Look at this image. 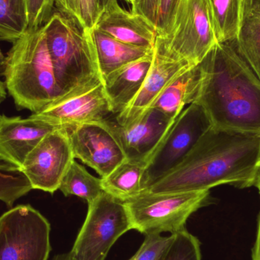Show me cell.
Masks as SVG:
<instances>
[{"instance_id":"obj_1","label":"cell","mask_w":260,"mask_h":260,"mask_svg":"<svg viewBox=\"0 0 260 260\" xmlns=\"http://www.w3.org/2000/svg\"><path fill=\"white\" fill-rule=\"evenodd\" d=\"M260 169V136L211 127L183 161L142 192L209 190L223 184L255 186Z\"/></svg>"},{"instance_id":"obj_2","label":"cell","mask_w":260,"mask_h":260,"mask_svg":"<svg viewBox=\"0 0 260 260\" xmlns=\"http://www.w3.org/2000/svg\"><path fill=\"white\" fill-rule=\"evenodd\" d=\"M202 64L193 104L204 109L212 127L260 136V79L234 42L217 44Z\"/></svg>"},{"instance_id":"obj_3","label":"cell","mask_w":260,"mask_h":260,"mask_svg":"<svg viewBox=\"0 0 260 260\" xmlns=\"http://www.w3.org/2000/svg\"><path fill=\"white\" fill-rule=\"evenodd\" d=\"M12 44L1 64L5 85L17 108L35 114L61 97L44 26L27 29Z\"/></svg>"},{"instance_id":"obj_4","label":"cell","mask_w":260,"mask_h":260,"mask_svg":"<svg viewBox=\"0 0 260 260\" xmlns=\"http://www.w3.org/2000/svg\"><path fill=\"white\" fill-rule=\"evenodd\" d=\"M49 54L64 100L84 94L103 82L86 30L59 11L44 24Z\"/></svg>"},{"instance_id":"obj_5","label":"cell","mask_w":260,"mask_h":260,"mask_svg":"<svg viewBox=\"0 0 260 260\" xmlns=\"http://www.w3.org/2000/svg\"><path fill=\"white\" fill-rule=\"evenodd\" d=\"M217 44L209 0H180L171 27L157 35L154 50L170 59L196 66Z\"/></svg>"},{"instance_id":"obj_6","label":"cell","mask_w":260,"mask_h":260,"mask_svg":"<svg viewBox=\"0 0 260 260\" xmlns=\"http://www.w3.org/2000/svg\"><path fill=\"white\" fill-rule=\"evenodd\" d=\"M209 190L150 193L142 192L124 202L132 230L145 235L172 234L185 230L192 214L206 206Z\"/></svg>"},{"instance_id":"obj_7","label":"cell","mask_w":260,"mask_h":260,"mask_svg":"<svg viewBox=\"0 0 260 260\" xmlns=\"http://www.w3.org/2000/svg\"><path fill=\"white\" fill-rule=\"evenodd\" d=\"M130 230L124 202L103 192L88 204L86 218L70 253L73 260H105L116 241Z\"/></svg>"},{"instance_id":"obj_8","label":"cell","mask_w":260,"mask_h":260,"mask_svg":"<svg viewBox=\"0 0 260 260\" xmlns=\"http://www.w3.org/2000/svg\"><path fill=\"white\" fill-rule=\"evenodd\" d=\"M50 224L30 205H19L0 216V260H48Z\"/></svg>"},{"instance_id":"obj_9","label":"cell","mask_w":260,"mask_h":260,"mask_svg":"<svg viewBox=\"0 0 260 260\" xmlns=\"http://www.w3.org/2000/svg\"><path fill=\"white\" fill-rule=\"evenodd\" d=\"M211 127L210 120L200 105L191 104L185 108L147 165L145 189L180 165Z\"/></svg>"},{"instance_id":"obj_10","label":"cell","mask_w":260,"mask_h":260,"mask_svg":"<svg viewBox=\"0 0 260 260\" xmlns=\"http://www.w3.org/2000/svg\"><path fill=\"white\" fill-rule=\"evenodd\" d=\"M75 160L68 132L59 127L47 134L26 157L21 171L32 189L53 194Z\"/></svg>"},{"instance_id":"obj_11","label":"cell","mask_w":260,"mask_h":260,"mask_svg":"<svg viewBox=\"0 0 260 260\" xmlns=\"http://www.w3.org/2000/svg\"><path fill=\"white\" fill-rule=\"evenodd\" d=\"M75 159L100 174L102 178L111 174L126 159L121 143L107 120L90 122L66 128Z\"/></svg>"},{"instance_id":"obj_12","label":"cell","mask_w":260,"mask_h":260,"mask_svg":"<svg viewBox=\"0 0 260 260\" xmlns=\"http://www.w3.org/2000/svg\"><path fill=\"white\" fill-rule=\"evenodd\" d=\"M174 120L154 108L126 126L112 123L126 159L148 163L164 142Z\"/></svg>"},{"instance_id":"obj_13","label":"cell","mask_w":260,"mask_h":260,"mask_svg":"<svg viewBox=\"0 0 260 260\" xmlns=\"http://www.w3.org/2000/svg\"><path fill=\"white\" fill-rule=\"evenodd\" d=\"M110 114L114 112L102 82L84 94L56 101L31 115L55 126L67 128L106 120Z\"/></svg>"},{"instance_id":"obj_14","label":"cell","mask_w":260,"mask_h":260,"mask_svg":"<svg viewBox=\"0 0 260 260\" xmlns=\"http://www.w3.org/2000/svg\"><path fill=\"white\" fill-rule=\"evenodd\" d=\"M59 127L32 115L27 118L0 115V161L21 169L29 153Z\"/></svg>"},{"instance_id":"obj_15","label":"cell","mask_w":260,"mask_h":260,"mask_svg":"<svg viewBox=\"0 0 260 260\" xmlns=\"http://www.w3.org/2000/svg\"><path fill=\"white\" fill-rule=\"evenodd\" d=\"M192 67L186 61L170 59L154 50L152 65L146 79L127 108L117 115V124L126 126L137 120L177 76Z\"/></svg>"},{"instance_id":"obj_16","label":"cell","mask_w":260,"mask_h":260,"mask_svg":"<svg viewBox=\"0 0 260 260\" xmlns=\"http://www.w3.org/2000/svg\"><path fill=\"white\" fill-rule=\"evenodd\" d=\"M94 28L114 39L136 47L154 49L157 30L142 15L133 13L115 0L99 17Z\"/></svg>"},{"instance_id":"obj_17","label":"cell","mask_w":260,"mask_h":260,"mask_svg":"<svg viewBox=\"0 0 260 260\" xmlns=\"http://www.w3.org/2000/svg\"><path fill=\"white\" fill-rule=\"evenodd\" d=\"M154 51L130 62L103 79L104 87L114 114L127 108L140 91L152 65Z\"/></svg>"},{"instance_id":"obj_18","label":"cell","mask_w":260,"mask_h":260,"mask_svg":"<svg viewBox=\"0 0 260 260\" xmlns=\"http://www.w3.org/2000/svg\"><path fill=\"white\" fill-rule=\"evenodd\" d=\"M85 30L92 43L102 80L119 69L154 51V49L120 42L94 27Z\"/></svg>"},{"instance_id":"obj_19","label":"cell","mask_w":260,"mask_h":260,"mask_svg":"<svg viewBox=\"0 0 260 260\" xmlns=\"http://www.w3.org/2000/svg\"><path fill=\"white\" fill-rule=\"evenodd\" d=\"M202 62L177 76L160 93L150 108H156L174 120L185 107L193 104L198 96L203 79Z\"/></svg>"},{"instance_id":"obj_20","label":"cell","mask_w":260,"mask_h":260,"mask_svg":"<svg viewBox=\"0 0 260 260\" xmlns=\"http://www.w3.org/2000/svg\"><path fill=\"white\" fill-rule=\"evenodd\" d=\"M233 42L260 79V0H243L239 31Z\"/></svg>"},{"instance_id":"obj_21","label":"cell","mask_w":260,"mask_h":260,"mask_svg":"<svg viewBox=\"0 0 260 260\" xmlns=\"http://www.w3.org/2000/svg\"><path fill=\"white\" fill-rule=\"evenodd\" d=\"M148 163L126 159L111 174L102 178L104 192L126 202L145 189L144 175Z\"/></svg>"},{"instance_id":"obj_22","label":"cell","mask_w":260,"mask_h":260,"mask_svg":"<svg viewBox=\"0 0 260 260\" xmlns=\"http://www.w3.org/2000/svg\"><path fill=\"white\" fill-rule=\"evenodd\" d=\"M243 0H209L214 32L218 44L233 42L238 36Z\"/></svg>"},{"instance_id":"obj_23","label":"cell","mask_w":260,"mask_h":260,"mask_svg":"<svg viewBox=\"0 0 260 260\" xmlns=\"http://www.w3.org/2000/svg\"><path fill=\"white\" fill-rule=\"evenodd\" d=\"M59 189L66 197L76 196L85 200L88 204L104 192L102 178L91 175L76 160L66 173Z\"/></svg>"},{"instance_id":"obj_24","label":"cell","mask_w":260,"mask_h":260,"mask_svg":"<svg viewBox=\"0 0 260 260\" xmlns=\"http://www.w3.org/2000/svg\"><path fill=\"white\" fill-rule=\"evenodd\" d=\"M180 0H133L132 10L146 18L157 30V35L168 31L172 24Z\"/></svg>"},{"instance_id":"obj_25","label":"cell","mask_w":260,"mask_h":260,"mask_svg":"<svg viewBox=\"0 0 260 260\" xmlns=\"http://www.w3.org/2000/svg\"><path fill=\"white\" fill-rule=\"evenodd\" d=\"M30 190L28 180L18 168L0 161V201L11 207Z\"/></svg>"},{"instance_id":"obj_26","label":"cell","mask_w":260,"mask_h":260,"mask_svg":"<svg viewBox=\"0 0 260 260\" xmlns=\"http://www.w3.org/2000/svg\"><path fill=\"white\" fill-rule=\"evenodd\" d=\"M57 11L77 23L82 29L95 27L101 9L98 0H53Z\"/></svg>"},{"instance_id":"obj_27","label":"cell","mask_w":260,"mask_h":260,"mask_svg":"<svg viewBox=\"0 0 260 260\" xmlns=\"http://www.w3.org/2000/svg\"><path fill=\"white\" fill-rule=\"evenodd\" d=\"M27 28L26 0H0V30L18 38Z\"/></svg>"},{"instance_id":"obj_28","label":"cell","mask_w":260,"mask_h":260,"mask_svg":"<svg viewBox=\"0 0 260 260\" xmlns=\"http://www.w3.org/2000/svg\"><path fill=\"white\" fill-rule=\"evenodd\" d=\"M160 260H202L200 241L186 229L177 232Z\"/></svg>"},{"instance_id":"obj_29","label":"cell","mask_w":260,"mask_h":260,"mask_svg":"<svg viewBox=\"0 0 260 260\" xmlns=\"http://www.w3.org/2000/svg\"><path fill=\"white\" fill-rule=\"evenodd\" d=\"M174 238V234L168 237L145 235V241L131 260H160Z\"/></svg>"},{"instance_id":"obj_30","label":"cell","mask_w":260,"mask_h":260,"mask_svg":"<svg viewBox=\"0 0 260 260\" xmlns=\"http://www.w3.org/2000/svg\"><path fill=\"white\" fill-rule=\"evenodd\" d=\"M26 5L30 29L38 28L44 25L54 9L53 0H26Z\"/></svg>"},{"instance_id":"obj_31","label":"cell","mask_w":260,"mask_h":260,"mask_svg":"<svg viewBox=\"0 0 260 260\" xmlns=\"http://www.w3.org/2000/svg\"><path fill=\"white\" fill-rule=\"evenodd\" d=\"M252 260H260V212L258 215L256 241L252 249Z\"/></svg>"},{"instance_id":"obj_32","label":"cell","mask_w":260,"mask_h":260,"mask_svg":"<svg viewBox=\"0 0 260 260\" xmlns=\"http://www.w3.org/2000/svg\"><path fill=\"white\" fill-rule=\"evenodd\" d=\"M6 88L5 83L0 81V105L6 100Z\"/></svg>"},{"instance_id":"obj_33","label":"cell","mask_w":260,"mask_h":260,"mask_svg":"<svg viewBox=\"0 0 260 260\" xmlns=\"http://www.w3.org/2000/svg\"><path fill=\"white\" fill-rule=\"evenodd\" d=\"M16 38L15 37L12 36V35H8V34L4 33V32L0 30V41H9V42L12 43Z\"/></svg>"},{"instance_id":"obj_34","label":"cell","mask_w":260,"mask_h":260,"mask_svg":"<svg viewBox=\"0 0 260 260\" xmlns=\"http://www.w3.org/2000/svg\"><path fill=\"white\" fill-rule=\"evenodd\" d=\"M98 1H99V6H100L101 12H102L111 3H112L115 0H98Z\"/></svg>"},{"instance_id":"obj_35","label":"cell","mask_w":260,"mask_h":260,"mask_svg":"<svg viewBox=\"0 0 260 260\" xmlns=\"http://www.w3.org/2000/svg\"><path fill=\"white\" fill-rule=\"evenodd\" d=\"M53 260H73V258L70 252V253L57 255L53 258Z\"/></svg>"},{"instance_id":"obj_36","label":"cell","mask_w":260,"mask_h":260,"mask_svg":"<svg viewBox=\"0 0 260 260\" xmlns=\"http://www.w3.org/2000/svg\"><path fill=\"white\" fill-rule=\"evenodd\" d=\"M255 186L257 187L258 190H259V193L260 196V169L259 171V174H258L257 180H256V183Z\"/></svg>"},{"instance_id":"obj_37","label":"cell","mask_w":260,"mask_h":260,"mask_svg":"<svg viewBox=\"0 0 260 260\" xmlns=\"http://www.w3.org/2000/svg\"><path fill=\"white\" fill-rule=\"evenodd\" d=\"M123 1L126 2V3H129V4H132L133 0H123Z\"/></svg>"},{"instance_id":"obj_38","label":"cell","mask_w":260,"mask_h":260,"mask_svg":"<svg viewBox=\"0 0 260 260\" xmlns=\"http://www.w3.org/2000/svg\"><path fill=\"white\" fill-rule=\"evenodd\" d=\"M129 260H131V258H130V259Z\"/></svg>"}]
</instances>
